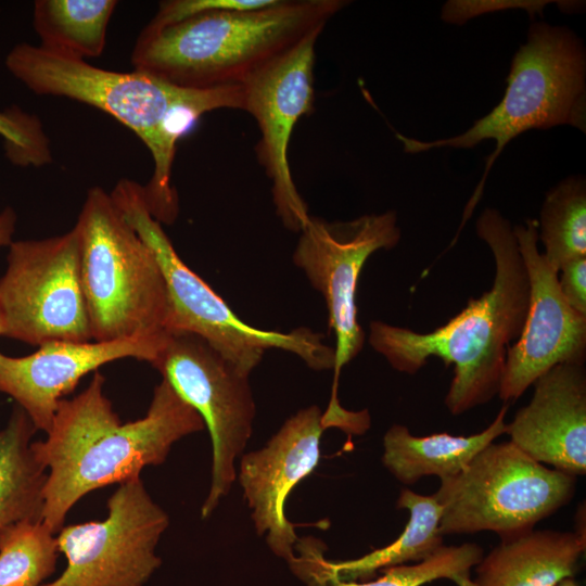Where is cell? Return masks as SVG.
<instances>
[{
	"mask_svg": "<svg viewBox=\"0 0 586 586\" xmlns=\"http://www.w3.org/2000/svg\"><path fill=\"white\" fill-rule=\"evenodd\" d=\"M555 1L542 0H493V1H468L453 0L446 2L442 10V18L451 24H463L469 18L492 13L497 10L506 9H524L530 12L531 16L535 13L542 15L546 4Z\"/></svg>",
	"mask_w": 586,
	"mask_h": 586,
	"instance_id": "28",
	"label": "cell"
},
{
	"mask_svg": "<svg viewBox=\"0 0 586 586\" xmlns=\"http://www.w3.org/2000/svg\"><path fill=\"white\" fill-rule=\"evenodd\" d=\"M543 255L559 272L562 265L586 256V184L570 177L546 195L538 221Z\"/></svg>",
	"mask_w": 586,
	"mask_h": 586,
	"instance_id": "23",
	"label": "cell"
},
{
	"mask_svg": "<svg viewBox=\"0 0 586 586\" xmlns=\"http://www.w3.org/2000/svg\"><path fill=\"white\" fill-rule=\"evenodd\" d=\"M476 233L495 262L492 288L445 324L417 332L380 320L370 322L368 341L399 372L417 373L431 357L454 366L444 403L453 416L462 415L498 395L507 349L520 336L530 303L526 269L511 222L486 208Z\"/></svg>",
	"mask_w": 586,
	"mask_h": 586,
	"instance_id": "2",
	"label": "cell"
},
{
	"mask_svg": "<svg viewBox=\"0 0 586 586\" xmlns=\"http://www.w3.org/2000/svg\"><path fill=\"white\" fill-rule=\"evenodd\" d=\"M278 0H170L160 4L149 23L153 26L168 25L191 15L213 10H254L272 5Z\"/></svg>",
	"mask_w": 586,
	"mask_h": 586,
	"instance_id": "27",
	"label": "cell"
},
{
	"mask_svg": "<svg viewBox=\"0 0 586 586\" xmlns=\"http://www.w3.org/2000/svg\"><path fill=\"white\" fill-rule=\"evenodd\" d=\"M115 0H37L33 24L46 50L75 59L100 56Z\"/></svg>",
	"mask_w": 586,
	"mask_h": 586,
	"instance_id": "22",
	"label": "cell"
},
{
	"mask_svg": "<svg viewBox=\"0 0 586 586\" xmlns=\"http://www.w3.org/2000/svg\"><path fill=\"white\" fill-rule=\"evenodd\" d=\"M586 539L574 532L532 530L501 539L474 568V586H557L574 577Z\"/></svg>",
	"mask_w": 586,
	"mask_h": 586,
	"instance_id": "19",
	"label": "cell"
},
{
	"mask_svg": "<svg viewBox=\"0 0 586 586\" xmlns=\"http://www.w3.org/2000/svg\"><path fill=\"white\" fill-rule=\"evenodd\" d=\"M513 233L527 273L530 303L521 334L507 349L498 393L505 403L517 400L555 366L586 360V316L568 304L559 272L539 252L538 221L515 225Z\"/></svg>",
	"mask_w": 586,
	"mask_h": 586,
	"instance_id": "14",
	"label": "cell"
},
{
	"mask_svg": "<svg viewBox=\"0 0 586 586\" xmlns=\"http://www.w3.org/2000/svg\"><path fill=\"white\" fill-rule=\"evenodd\" d=\"M75 226L91 340L168 337L169 301L162 269L111 194L91 188Z\"/></svg>",
	"mask_w": 586,
	"mask_h": 586,
	"instance_id": "4",
	"label": "cell"
},
{
	"mask_svg": "<svg viewBox=\"0 0 586 586\" xmlns=\"http://www.w3.org/2000/svg\"><path fill=\"white\" fill-rule=\"evenodd\" d=\"M167 339L52 341L23 357H11L0 352V392L16 402L36 431L47 433L59 403L86 374L123 358H136L152 365Z\"/></svg>",
	"mask_w": 586,
	"mask_h": 586,
	"instance_id": "16",
	"label": "cell"
},
{
	"mask_svg": "<svg viewBox=\"0 0 586 586\" xmlns=\"http://www.w3.org/2000/svg\"><path fill=\"white\" fill-rule=\"evenodd\" d=\"M35 431L18 406L0 430V535L20 522L42 521L48 473L31 449Z\"/></svg>",
	"mask_w": 586,
	"mask_h": 586,
	"instance_id": "21",
	"label": "cell"
},
{
	"mask_svg": "<svg viewBox=\"0 0 586 586\" xmlns=\"http://www.w3.org/2000/svg\"><path fill=\"white\" fill-rule=\"evenodd\" d=\"M557 586H578L577 582L574 579V577L565 578L562 582H560Z\"/></svg>",
	"mask_w": 586,
	"mask_h": 586,
	"instance_id": "31",
	"label": "cell"
},
{
	"mask_svg": "<svg viewBox=\"0 0 586 586\" xmlns=\"http://www.w3.org/2000/svg\"><path fill=\"white\" fill-rule=\"evenodd\" d=\"M111 196L158 262L167 288L170 333L187 332L202 337L246 375L269 348L293 353L314 370L334 368V348L323 343L322 334L304 327L290 332L263 330L239 318L179 257L161 224L150 214L142 186L120 179Z\"/></svg>",
	"mask_w": 586,
	"mask_h": 586,
	"instance_id": "7",
	"label": "cell"
},
{
	"mask_svg": "<svg viewBox=\"0 0 586 586\" xmlns=\"http://www.w3.org/2000/svg\"><path fill=\"white\" fill-rule=\"evenodd\" d=\"M530 403L507 423L510 442L532 459L568 474L586 473V368L560 364L534 383Z\"/></svg>",
	"mask_w": 586,
	"mask_h": 586,
	"instance_id": "17",
	"label": "cell"
},
{
	"mask_svg": "<svg viewBox=\"0 0 586 586\" xmlns=\"http://www.w3.org/2000/svg\"><path fill=\"white\" fill-rule=\"evenodd\" d=\"M107 517L63 526L56 533L66 558L60 576L42 586H143L162 564L155 549L167 513L140 477L118 484L107 500Z\"/></svg>",
	"mask_w": 586,
	"mask_h": 586,
	"instance_id": "12",
	"label": "cell"
},
{
	"mask_svg": "<svg viewBox=\"0 0 586 586\" xmlns=\"http://www.w3.org/2000/svg\"><path fill=\"white\" fill-rule=\"evenodd\" d=\"M398 509L409 512L402 534L390 545L360 558L347 561H327L318 542L306 539L298 546L303 577L309 586H327L331 579L368 581L386 568L420 562L444 546L440 531L442 508L433 495L426 496L403 488L396 501Z\"/></svg>",
	"mask_w": 586,
	"mask_h": 586,
	"instance_id": "18",
	"label": "cell"
},
{
	"mask_svg": "<svg viewBox=\"0 0 586 586\" xmlns=\"http://www.w3.org/2000/svg\"><path fill=\"white\" fill-rule=\"evenodd\" d=\"M400 240L395 212L367 214L348 221H326L310 216L301 231L293 263L326 302L329 328L335 335L334 382L326 411H344L337 396L342 368L362 349L365 332L358 322L356 294L367 259L379 250H391Z\"/></svg>",
	"mask_w": 586,
	"mask_h": 586,
	"instance_id": "11",
	"label": "cell"
},
{
	"mask_svg": "<svg viewBox=\"0 0 586 586\" xmlns=\"http://www.w3.org/2000/svg\"><path fill=\"white\" fill-rule=\"evenodd\" d=\"M586 59L581 40L569 29L534 23L527 40L514 54L507 89L500 103L466 132L434 141H420L396 133L407 153L435 148H473L493 139L496 146L487 158L484 176L470 204V217L480 200L485 178L505 146L528 129L570 125L585 132Z\"/></svg>",
	"mask_w": 586,
	"mask_h": 586,
	"instance_id": "5",
	"label": "cell"
},
{
	"mask_svg": "<svg viewBox=\"0 0 586 586\" xmlns=\"http://www.w3.org/2000/svg\"><path fill=\"white\" fill-rule=\"evenodd\" d=\"M56 534L42 521L20 522L0 535V586H42L55 570Z\"/></svg>",
	"mask_w": 586,
	"mask_h": 586,
	"instance_id": "24",
	"label": "cell"
},
{
	"mask_svg": "<svg viewBox=\"0 0 586 586\" xmlns=\"http://www.w3.org/2000/svg\"><path fill=\"white\" fill-rule=\"evenodd\" d=\"M505 404L493 422L482 432L456 436L447 432L415 436L403 424H393L383 437L384 467L405 485H412L424 476L440 480L459 473L481 450L506 434Z\"/></svg>",
	"mask_w": 586,
	"mask_h": 586,
	"instance_id": "20",
	"label": "cell"
},
{
	"mask_svg": "<svg viewBox=\"0 0 586 586\" xmlns=\"http://www.w3.org/2000/svg\"><path fill=\"white\" fill-rule=\"evenodd\" d=\"M0 137L9 160L21 166H40L51 160L39 120L18 109L0 111Z\"/></svg>",
	"mask_w": 586,
	"mask_h": 586,
	"instance_id": "26",
	"label": "cell"
},
{
	"mask_svg": "<svg viewBox=\"0 0 586 586\" xmlns=\"http://www.w3.org/2000/svg\"><path fill=\"white\" fill-rule=\"evenodd\" d=\"M5 66L37 94L65 97L116 118L146 145L154 165L168 138L188 131L211 102L208 88L180 87L137 69H104L29 43L13 47Z\"/></svg>",
	"mask_w": 586,
	"mask_h": 586,
	"instance_id": "6",
	"label": "cell"
},
{
	"mask_svg": "<svg viewBox=\"0 0 586 586\" xmlns=\"http://www.w3.org/2000/svg\"><path fill=\"white\" fill-rule=\"evenodd\" d=\"M16 225V214L11 207L0 213V246H9L13 242Z\"/></svg>",
	"mask_w": 586,
	"mask_h": 586,
	"instance_id": "30",
	"label": "cell"
},
{
	"mask_svg": "<svg viewBox=\"0 0 586 586\" xmlns=\"http://www.w3.org/2000/svg\"><path fill=\"white\" fill-rule=\"evenodd\" d=\"M322 30L310 33L241 84L244 111L260 131L256 155L272 182L276 213L295 232L302 231L310 215L293 181L288 149L297 120L313 111L315 46Z\"/></svg>",
	"mask_w": 586,
	"mask_h": 586,
	"instance_id": "13",
	"label": "cell"
},
{
	"mask_svg": "<svg viewBox=\"0 0 586 586\" xmlns=\"http://www.w3.org/2000/svg\"><path fill=\"white\" fill-rule=\"evenodd\" d=\"M440 531L494 532L500 539L534 530L574 497L576 476L548 468L510 441L491 443L459 473L440 480Z\"/></svg>",
	"mask_w": 586,
	"mask_h": 586,
	"instance_id": "8",
	"label": "cell"
},
{
	"mask_svg": "<svg viewBox=\"0 0 586 586\" xmlns=\"http://www.w3.org/2000/svg\"><path fill=\"white\" fill-rule=\"evenodd\" d=\"M104 382L95 371L81 393L63 398L47 438L31 443L37 460L49 470L42 522L54 534L88 493L140 477L145 467L163 463L176 442L205 426L164 379L145 416L123 423L104 394Z\"/></svg>",
	"mask_w": 586,
	"mask_h": 586,
	"instance_id": "1",
	"label": "cell"
},
{
	"mask_svg": "<svg viewBox=\"0 0 586 586\" xmlns=\"http://www.w3.org/2000/svg\"><path fill=\"white\" fill-rule=\"evenodd\" d=\"M207 426L213 446L212 483L201 508L209 517L237 477L235 459L253 431L255 403L249 375L202 337L171 332L151 365Z\"/></svg>",
	"mask_w": 586,
	"mask_h": 586,
	"instance_id": "10",
	"label": "cell"
},
{
	"mask_svg": "<svg viewBox=\"0 0 586 586\" xmlns=\"http://www.w3.org/2000/svg\"><path fill=\"white\" fill-rule=\"evenodd\" d=\"M2 334H3V321H2L1 314H0V336H2Z\"/></svg>",
	"mask_w": 586,
	"mask_h": 586,
	"instance_id": "32",
	"label": "cell"
},
{
	"mask_svg": "<svg viewBox=\"0 0 586 586\" xmlns=\"http://www.w3.org/2000/svg\"><path fill=\"white\" fill-rule=\"evenodd\" d=\"M348 2L278 0L254 10L205 11L178 22L148 24L131 54L135 69L195 89L241 85Z\"/></svg>",
	"mask_w": 586,
	"mask_h": 586,
	"instance_id": "3",
	"label": "cell"
},
{
	"mask_svg": "<svg viewBox=\"0 0 586 586\" xmlns=\"http://www.w3.org/2000/svg\"><path fill=\"white\" fill-rule=\"evenodd\" d=\"M329 428L323 412L309 406L290 417L265 447L242 456L239 482L252 509L258 535L266 534L270 549L293 565L298 540L285 517L293 488L318 466L320 438Z\"/></svg>",
	"mask_w": 586,
	"mask_h": 586,
	"instance_id": "15",
	"label": "cell"
},
{
	"mask_svg": "<svg viewBox=\"0 0 586 586\" xmlns=\"http://www.w3.org/2000/svg\"><path fill=\"white\" fill-rule=\"evenodd\" d=\"M9 247L0 278L2 336L38 346L92 341L76 226L62 235L13 241Z\"/></svg>",
	"mask_w": 586,
	"mask_h": 586,
	"instance_id": "9",
	"label": "cell"
},
{
	"mask_svg": "<svg viewBox=\"0 0 586 586\" xmlns=\"http://www.w3.org/2000/svg\"><path fill=\"white\" fill-rule=\"evenodd\" d=\"M483 556V549L474 543L444 545L420 562L383 569V574L377 579L362 583L331 579L327 586H421L441 578L457 586H474L471 573Z\"/></svg>",
	"mask_w": 586,
	"mask_h": 586,
	"instance_id": "25",
	"label": "cell"
},
{
	"mask_svg": "<svg viewBox=\"0 0 586 586\" xmlns=\"http://www.w3.org/2000/svg\"><path fill=\"white\" fill-rule=\"evenodd\" d=\"M560 291L568 304L586 316V256L566 262L559 270Z\"/></svg>",
	"mask_w": 586,
	"mask_h": 586,
	"instance_id": "29",
	"label": "cell"
}]
</instances>
